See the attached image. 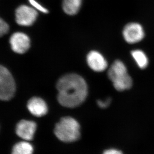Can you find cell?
Listing matches in <instances>:
<instances>
[{"mask_svg":"<svg viewBox=\"0 0 154 154\" xmlns=\"http://www.w3.org/2000/svg\"><path fill=\"white\" fill-rule=\"evenodd\" d=\"M27 108L33 115L41 117L47 114L48 111L47 105L44 100L38 97H33L27 104Z\"/></svg>","mask_w":154,"mask_h":154,"instance_id":"cell-10","label":"cell"},{"mask_svg":"<svg viewBox=\"0 0 154 154\" xmlns=\"http://www.w3.org/2000/svg\"><path fill=\"white\" fill-rule=\"evenodd\" d=\"M29 3L31 4L32 7L36 10H38L40 12H42L43 13L47 14L48 13V10L47 9L42 6L41 5L39 4L36 0H29Z\"/></svg>","mask_w":154,"mask_h":154,"instance_id":"cell-14","label":"cell"},{"mask_svg":"<svg viewBox=\"0 0 154 154\" xmlns=\"http://www.w3.org/2000/svg\"><path fill=\"white\" fill-rule=\"evenodd\" d=\"M58 102L66 108H73L83 103L88 95V86L84 79L76 74L66 75L57 84Z\"/></svg>","mask_w":154,"mask_h":154,"instance_id":"cell-1","label":"cell"},{"mask_svg":"<svg viewBox=\"0 0 154 154\" xmlns=\"http://www.w3.org/2000/svg\"><path fill=\"white\" fill-rule=\"evenodd\" d=\"M108 75L115 88L118 91L128 90L132 86V79L128 73L126 66L120 60L113 63L109 70Z\"/></svg>","mask_w":154,"mask_h":154,"instance_id":"cell-3","label":"cell"},{"mask_svg":"<svg viewBox=\"0 0 154 154\" xmlns=\"http://www.w3.org/2000/svg\"><path fill=\"white\" fill-rule=\"evenodd\" d=\"M38 15L37 11L33 7L23 5L16 10V21L18 25L22 26H31L36 21Z\"/></svg>","mask_w":154,"mask_h":154,"instance_id":"cell-5","label":"cell"},{"mask_svg":"<svg viewBox=\"0 0 154 154\" xmlns=\"http://www.w3.org/2000/svg\"><path fill=\"white\" fill-rule=\"evenodd\" d=\"M87 62L92 70L97 72L104 71L108 67L105 58L99 52L96 51L89 52L87 56Z\"/></svg>","mask_w":154,"mask_h":154,"instance_id":"cell-9","label":"cell"},{"mask_svg":"<svg viewBox=\"0 0 154 154\" xmlns=\"http://www.w3.org/2000/svg\"><path fill=\"white\" fill-rule=\"evenodd\" d=\"M10 44L14 52L22 54L30 48V39L27 35L22 32H16L11 36Z\"/></svg>","mask_w":154,"mask_h":154,"instance_id":"cell-7","label":"cell"},{"mask_svg":"<svg viewBox=\"0 0 154 154\" xmlns=\"http://www.w3.org/2000/svg\"><path fill=\"white\" fill-rule=\"evenodd\" d=\"M16 92V84L9 70L0 65V100L9 101Z\"/></svg>","mask_w":154,"mask_h":154,"instance_id":"cell-4","label":"cell"},{"mask_svg":"<svg viewBox=\"0 0 154 154\" xmlns=\"http://www.w3.org/2000/svg\"><path fill=\"white\" fill-rule=\"evenodd\" d=\"M134 59L140 68L145 69L148 65V59L145 54L140 50H136L131 52Z\"/></svg>","mask_w":154,"mask_h":154,"instance_id":"cell-13","label":"cell"},{"mask_svg":"<svg viewBox=\"0 0 154 154\" xmlns=\"http://www.w3.org/2000/svg\"><path fill=\"white\" fill-rule=\"evenodd\" d=\"M124 38L129 44H135L141 41L145 36L142 26L136 23L127 24L123 30Z\"/></svg>","mask_w":154,"mask_h":154,"instance_id":"cell-6","label":"cell"},{"mask_svg":"<svg viewBox=\"0 0 154 154\" xmlns=\"http://www.w3.org/2000/svg\"><path fill=\"white\" fill-rule=\"evenodd\" d=\"M9 30V26L8 24L0 18V37L7 34Z\"/></svg>","mask_w":154,"mask_h":154,"instance_id":"cell-15","label":"cell"},{"mask_svg":"<svg viewBox=\"0 0 154 154\" xmlns=\"http://www.w3.org/2000/svg\"><path fill=\"white\" fill-rule=\"evenodd\" d=\"M103 154H123L121 151L115 149H110L106 150L104 152Z\"/></svg>","mask_w":154,"mask_h":154,"instance_id":"cell-17","label":"cell"},{"mask_svg":"<svg viewBox=\"0 0 154 154\" xmlns=\"http://www.w3.org/2000/svg\"><path fill=\"white\" fill-rule=\"evenodd\" d=\"M111 102V98H107L105 100H98L97 101V104L98 106L102 109L107 108L110 106V104Z\"/></svg>","mask_w":154,"mask_h":154,"instance_id":"cell-16","label":"cell"},{"mask_svg":"<svg viewBox=\"0 0 154 154\" xmlns=\"http://www.w3.org/2000/svg\"><path fill=\"white\" fill-rule=\"evenodd\" d=\"M37 129V124L34 122L29 120H21L16 128L17 135L25 141L33 139Z\"/></svg>","mask_w":154,"mask_h":154,"instance_id":"cell-8","label":"cell"},{"mask_svg":"<svg viewBox=\"0 0 154 154\" xmlns=\"http://www.w3.org/2000/svg\"><path fill=\"white\" fill-rule=\"evenodd\" d=\"M54 134L62 142H74L81 137L80 124L72 117H63L55 125Z\"/></svg>","mask_w":154,"mask_h":154,"instance_id":"cell-2","label":"cell"},{"mask_svg":"<svg viewBox=\"0 0 154 154\" xmlns=\"http://www.w3.org/2000/svg\"><path fill=\"white\" fill-rule=\"evenodd\" d=\"M82 2V0H63V9L68 15H75L80 10Z\"/></svg>","mask_w":154,"mask_h":154,"instance_id":"cell-11","label":"cell"},{"mask_svg":"<svg viewBox=\"0 0 154 154\" xmlns=\"http://www.w3.org/2000/svg\"><path fill=\"white\" fill-rule=\"evenodd\" d=\"M33 146L28 142L22 141L14 146L12 154H33Z\"/></svg>","mask_w":154,"mask_h":154,"instance_id":"cell-12","label":"cell"}]
</instances>
